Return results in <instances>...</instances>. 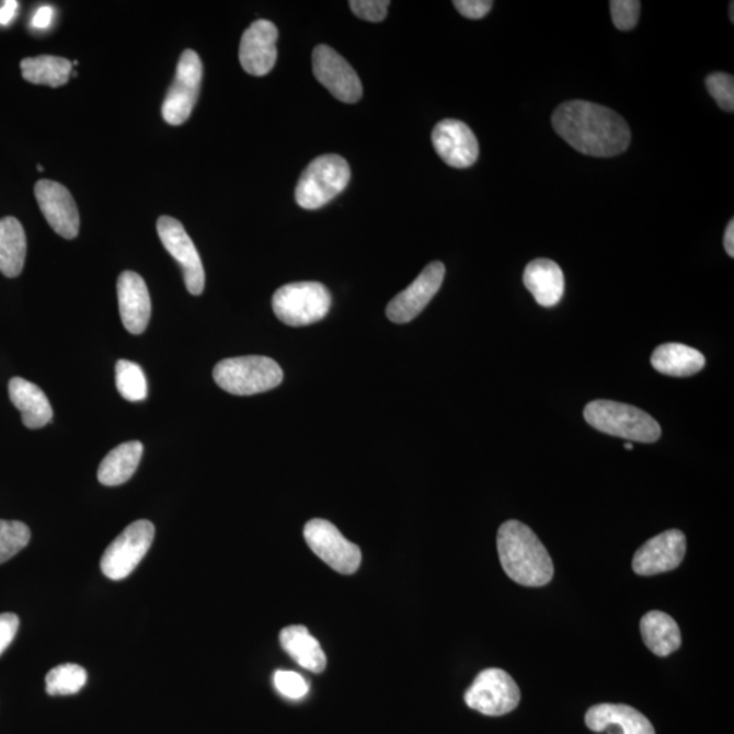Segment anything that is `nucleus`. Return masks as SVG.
<instances>
[{"label":"nucleus","instance_id":"1","mask_svg":"<svg viewBox=\"0 0 734 734\" xmlns=\"http://www.w3.org/2000/svg\"><path fill=\"white\" fill-rule=\"evenodd\" d=\"M559 137L585 156L609 158L622 154L631 142L629 124L619 113L589 101H567L552 115Z\"/></svg>","mask_w":734,"mask_h":734},{"label":"nucleus","instance_id":"2","mask_svg":"<svg viewBox=\"0 0 734 734\" xmlns=\"http://www.w3.org/2000/svg\"><path fill=\"white\" fill-rule=\"evenodd\" d=\"M496 547L502 567L514 583L528 587L551 583L552 559L528 525L516 519L502 524L496 536Z\"/></svg>","mask_w":734,"mask_h":734},{"label":"nucleus","instance_id":"3","mask_svg":"<svg viewBox=\"0 0 734 734\" xmlns=\"http://www.w3.org/2000/svg\"><path fill=\"white\" fill-rule=\"evenodd\" d=\"M584 416L596 431L609 436L652 444L661 437V427L647 412L629 404L595 400L585 406Z\"/></svg>","mask_w":734,"mask_h":734},{"label":"nucleus","instance_id":"4","mask_svg":"<svg viewBox=\"0 0 734 734\" xmlns=\"http://www.w3.org/2000/svg\"><path fill=\"white\" fill-rule=\"evenodd\" d=\"M213 376L219 388L237 397L268 392L284 381L280 366L260 355L220 360L214 367Z\"/></svg>","mask_w":734,"mask_h":734},{"label":"nucleus","instance_id":"5","mask_svg":"<svg viewBox=\"0 0 734 734\" xmlns=\"http://www.w3.org/2000/svg\"><path fill=\"white\" fill-rule=\"evenodd\" d=\"M352 179V171L341 156L316 158L305 169L296 188L298 206L305 210H319L342 194Z\"/></svg>","mask_w":734,"mask_h":734},{"label":"nucleus","instance_id":"6","mask_svg":"<svg viewBox=\"0 0 734 734\" xmlns=\"http://www.w3.org/2000/svg\"><path fill=\"white\" fill-rule=\"evenodd\" d=\"M331 293L319 282H297L282 286L273 297V309L282 323L305 326L319 323L329 314Z\"/></svg>","mask_w":734,"mask_h":734},{"label":"nucleus","instance_id":"7","mask_svg":"<svg viewBox=\"0 0 734 734\" xmlns=\"http://www.w3.org/2000/svg\"><path fill=\"white\" fill-rule=\"evenodd\" d=\"M156 528L147 519L128 525L101 558V570L111 580L121 581L138 567L154 540Z\"/></svg>","mask_w":734,"mask_h":734},{"label":"nucleus","instance_id":"8","mask_svg":"<svg viewBox=\"0 0 734 734\" xmlns=\"http://www.w3.org/2000/svg\"><path fill=\"white\" fill-rule=\"evenodd\" d=\"M303 536L309 549L335 572L349 575L359 569L363 562L359 547L344 538L341 530L326 519H310L305 525Z\"/></svg>","mask_w":734,"mask_h":734},{"label":"nucleus","instance_id":"9","mask_svg":"<svg viewBox=\"0 0 734 734\" xmlns=\"http://www.w3.org/2000/svg\"><path fill=\"white\" fill-rule=\"evenodd\" d=\"M468 708L484 715L500 716L517 709L521 692L509 674L498 668L480 672L466 696Z\"/></svg>","mask_w":734,"mask_h":734},{"label":"nucleus","instance_id":"10","mask_svg":"<svg viewBox=\"0 0 734 734\" xmlns=\"http://www.w3.org/2000/svg\"><path fill=\"white\" fill-rule=\"evenodd\" d=\"M203 65L195 50H184L179 60L176 77L162 105V117L171 126H182L188 121L199 98Z\"/></svg>","mask_w":734,"mask_h":734},{"label":"nucleus","instance_id":"11","mask_svg":"<svg viewBox=\"0 0 734 734\" xmlns=\"http://www.w3.org/2000/svg\"><path fill=\"white\" fill-rule=\"evenodd\" d=\"M157 231L162 245L182 267L186 290L192 296H200L206 285L205 268L183 223L172 217L162 216L157 220Z\"/></svg>","mask_w":734,"mask_h":734},{"label":"nucleus","instance_id":"12","mask_svg":"<svg viewBox=\"0 0 734 734\" xmlns=\"http://www.w3.org/2000/svg\"><path fill=\"white\" fill-rule=\"evenodd\" d=\"M314 77L333 98L346 104L358 103L364 88L357 71L329 45H318L312 55Z\"/></svg>","mask_w":734,"mask_h":734},{"label":"nucleus","instance_id":"13","mask_svg":"<svg viewBox=\"0 0 734 734\" xmlns=\"http://www.w3.org/2000/svg\"><path fill=\"white\" fill-rule=\"evenodd\" d=\"M445 265L434 262L421 275L388 303L387 318L394 324H405L420 316L440 289L445 278Z\"/></svg>","mask_w":734,"mask_h":734},{"label":"nucleus","instance_id":"14","mask_svg":"<svg viewBox=\"0 0 734 734\" xmlns=\"http://www.w3.org/2000/svg\"><path fill=\"white\" fill-rule=\"evenodd\" d=\"M687 539L679 529H669L647 540L632 559V570L642 577L672 572L686 557Z\"/></svg>","mask_w":734,"mask_h":734},{"label":"nucleus","instance_id":"15","mask_svg":"<svg viewBox=\"0 0 734 734\" xmlns=\"http://www.w3.org/2000/svg\"><path fill=\"white\" fill-rule=\"evenodd\" d=\"M432 142L445 163L456 169L470 168L478 161L479 144L466 123L446 118L433 129Z\"/></svg>","mask_w":734,"mask_h":734},{"label":"nucleus","instance_id":"16","mask_svg":"<svg viewBox=\"0 0 734 734\" xmlns=\"http://www.w3.org/2000/svg\"><path fill=\"white\" fill-rule=\"evenodd\" d=\"M35 195L50 228L64 239H76L81 220L70 191L53 180H39L35 186Z\"/></svg>","mask_w":734,"mask_h":734},{"label":"nucleus","instance_id":"17","mask_svg":"<svg viewBox=\"0 0 734 734\" xmlns=\"http://www.w3.org/2000/svg\"><path fill=\"white\" fill-rule=\"evenodd\" d=\"M278 27L267 20H259L248 27L240 44L242 69L255 77L267 76L278 58Z\"/></svg>","mask_w":734,"mask_h":734},{"label":"nucleus","instance_id":"18","mask_svg":"<svg viewBox=\"0 0 734 734\" xmlns=\"http://www.w3.org/2000/svg\"><path fill=\"white\" fill-rule=\"evenodd\" d=\"M118 309L124 329L140 335L149 325L151 299L142 276L134 271H124L117 280Z\"/></svg>","mask_w":734,"mask_h":734},{"label":"nucleus","instance_id":"19","mask_svg":"<svg viewBox=\"0 0 734 734\" xmlns=\"http://www.w3.org/2000/svg\"><path fill=\"white\" fill-rule=\"evenodd\" d=\"M585 724L593 732H606L608 727L619 726L623 734H656L652 722L627 704L592 706L585 715Z\"/></svg>","mask_w":734,"mask_h":734},{"label":"nucleus","instance_id":"20","mask_svg":"<svg viewBox=\"0 0 734 734\" xmlns=\"http://www.w3.org/2000/svg\"><path fill=\"white\" fill-rule=\"evenodd\" d=\"M524 285L541 307H555L564 294L563 271L552 260H534L524 271Z\"/></svg>","mask_w":734,"mask_h":734},{"label":"nucleus","instance_id":"21","mask_svg":"<svg viewBox=\"0 0 734 734\" xmlns=\"http://www.w3.org/2000/svg\"><path fill=\"white\" fill-rule=\"evenodd\" d=\"M11 403L20 410L22 422L27 428H42L53 421L54 411L47 394L36 383L21 377L11 378L9 382Z\"/></svg>","mask_w":734,"mask_h":734},{"label":"nucleus","instance_id":"22","mask_svg":"<svg viewBox=\"0 0 734 734\" xmlns=\"http://www.w3.org/2000/svg\"><path fill=\"white\" fill-rule=\"evenodd\" d=\"M280 645L303 669L321 674L326 668V656L318 640L305 626H289L280 631Z\"/></svg>","mask_w":734,"mask_h":734},{"label":"nucleus","instance_id":"23","mask_svg":"<svg viewBox=\"0 0 734 734\" xmlns=\"http://www.w3.org/2000/svg\"><path fill=\"white\" fill-rule=\"evenodd\" d=\"M641 635L649 651L658 657L669 656L681 646L679 624L665 612H647L641 619Z\"/></svg>","mask_w":734,"mask_h":734},{"label":"nucleus","instance_id":"24","mask_svg":"<svg viewBox=\"0 0 734 734\" xmlns=\"http://www.w3.org/2000/svg\"><path fill=\"white\" fill-rule=\"evenodd\" d=\"M654 369L670 377L697 375L706 365L704 355L681 343L661 344L652 355Z\"/></svg>","mask_w":734,"mask_h":734},{"label":"nucleus","instance_id":"25","mask_svg":"<svg viewBox=\"0 0 734 734\" xmlns=\"http://www.w3.org/2000/svg\"><path fill=\"white\" fill-rule=\"evenodd\" d=\"M144 455V445L139 440H129L118 445L101 461L99 480L101 484L121 485L133 478Z\"/></svg>","mask_w":734,"mask_h":734},{"label":"nucleus","instance_id":"26","mask_svg":"<svg viewBox=\"0 0 734 734\" xmlns=\"http://www.w3.org/2000/svg\"><path fill=\"white\" fill-rule=\"evenodd\" d=\"M26 234L19 219H0V273L15 278L24 269L26 259Z\"/></svg>","mask_w":734,"mask_h":734},{"label":"nucleus","instance_id":"27","mask_svg":"<svg viewBox=\"0 0 734 734\" xmlns=\"http://www.w3.org/2000/svg\"><path fill=\"white\" fill-rule=\"evenodd\" d=\"M22 77L33 84H45V87H64L72 73V64L58 56H37L21 61Z\"/></svg>","mask_w":734,"mask_h":734},{"label":"nucleus","instance_id":"28","mask_svg":"<svg viewBox=\"0 0 734 734\" xmlns=\"http://www.w3.org/2000/svg\"><path fill=\"white\" fill-rule=\"evenodd\" d=\"M88 681V672L77 664L55 666L45 677V690L49 696H73L82 690Z\"/></svg>","mask_w":734,"mask_h":734},{"label":"nucleus","instance_id":"29","mask_svg":"<svg viewBox=\"0 0 734 734\" xmlns=\"http://www.w3.org/2000/svg\"><path fill=\"white\" fill-rule=\"evenodd\" d=\"M116 387L128 402H142L147 398V380L142 367L131 360L116 364Z\"/></svg>","mask_w":734,"mask_h":734},{"label":"nucleus","instance_id":"30","mask_svg":"<svg viewBox=\"0 0 734 734\" xmlns=\"http://www.w3.org/2000/svg\"><path fill=\"white\" fill-rule=\"evenodd\" d=\"M31 541V529L21 521L0 519V564L10 561Z\"/></svg>","mask_w":734,"mask_h":734},{"label":"nucleus","instance_id":"31","mask_svg":"<svg viewBox=\"0 0 734 734\" xmlns=\"http://www.w3.org/2000/svg\"><path fill=\"white\" fill-rule=\"evenodd\" d=\"M706 88H708L711 98L715 100L721 110L726 112L734 111V78L730 73L713 72L706 78Z\"/></svg>","mask_w":734,"mask_h":734},{"label":"nucleus","instance_id":"32","mask_svg":"<svg viewBox=\"0 0 734 734\" xmlns=\"http://www.w3.org/2000/svg\"><path fill=\"white\" fill-rule=\"evenodd\" d=\"M613 25L617 30L629 32L634 30L640 20L641 2L638 0H612L609 3Z\"/></svg>","mask_w":734,"mask_h":734},{"label":"nucleus","instance_id":"33","mask_svg":"<svg viewBox=\"0 0 734 734\" xmlns=\"http://www.w3.org/2000/svg\"><path fill=\"white\" fill-rule=\"evenodd\" d=\"M274 685L282 696L289 699H301L309 692V683L297 672L276 670Z\"/></svg>","mask_w":734,"mask_h":734},{"label":"nucleus","instance_id":"34","mask_svg":"<svg viewBox=\"0 0 734 734\" xmlns=\"http://www.w3.org/2000/svg\"><path fill=\"white\" fill-rule=\"evenodd\" d=\"M389 4L388 0H352L349 8L360 20L381 22L386 20Z\"/></svg>","mask_w":734,"mask_h":734},{"label":"nucleus","instance_id":"35","mask_svg":"<svg viewBox=\"0 0 734 734\" xmlns=\"http://www.w3.org/2000/svg\"><path fill=\"white\" fill-rule=\"evenodd\" d=\"M455 8L461 15L470 20H480L490 13L493 9V2L490 0H456Z\"/></svg>","mask_w":734,"mask_h":734},{"label":"nucleus","instance_id":"36","mask_svg":"<svg viewBox=\"0 0 734 734\" xmlns=\"http://www.w3.org/2000/svg\"><path fill=\"white\" fill-rule=\"evenodd\" d=\"M20 619L14 613H0V656L14 641L19 631Z\"/></svg>","mask_w":734,"mask_h":734},{"label":"nucleus","instance_id":"37","mask_svg":"<svg viewBox=\"0 0 734 734\" xmlns=\"http://www.w3.org/2000/svg\"><path fill=\"white\" fill-rule=\"evenodd\" d=\"M55 16V10L50 5H43L39 8L35 15H33L32 26L35 30H47V27L53 24Z\"/></svg>","mask_w":734,"mask_h":734},{"label":"nucleus","instance_id":"38","mask_svg":"<svg viewBox=\"0 0 734 734\" xmlns=\"http://www.w3.org/2000/svg\"><path fill=\"white\" fill-rule=\"evenodd\" d=\"M19 5V2H15V0H9V2L3 4V8L0 9V25H9L14 20Z\"/></svg>","mask_w":734,"mask_h":734},{"label":"nucleus","instance_id":"39","mask_svg":"<svg viewBox=\"0 0 734 734\" xmlns=\"http://www.w3.org/2000/svg\"><path fill=\"white\" fill-rule=\"evenodd\" d=\"M724 246L727 255L734 257V220L732 219L730 225L726 226L725 237H724Z\"/></svg>","mask_w":734,"mask_h":734},{"label":"nucleus","instance_id":"40","mask_svg":"<svg viewBox=\"0 0 734 734\" xmlns=\"http://www.w3.org/2000/svg\"><path fill=\"white\" fill-rule=\"evenodd\" d=\"M730 9H731V22H734V3L733 2H731Z\"/></svg>","mask_w":734,"mask_h":734},{"label":"nucleus","instance_id":"41","mask_svg":"<svg viewBox=\"0 0 734 734\" xmlns=\"http://www.w3.org/2000/svg\"><path fill=\"white\" fill-rule=\"evenodd\" d=\"M624 448L629 449V450H632V449H634V445H632L630 443H627V444H624Z\"/></svg>","mask_w":734,"mask_h":734},{"label":"nucleus","instance_id":"42","mask_svg":"<svg viewBox=\"0 0 734 734\" xmlns=\"http://www.w3.org/2000/svg\"><path fill=\"white\" fill-rule=\"evenodd\" d=\"M37 169H38V172H43V171H44L43 167H37Z\"/></svg>","mask_w":734,"mask_h":734}]
</instances>
